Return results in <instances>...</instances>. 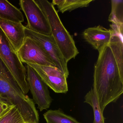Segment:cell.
<instances>
[{
  "label": "cell",
  "mask_w": 123,
  "mask_h": 123,
  "mask_svg": "<svg viewBox=\"0 0 123 123\" xmlns=\"http://www.w3.org/2000/svg\"><path fill=\"white\" fill-rule=\"evenodd\" d=\"M94 66L93 88L95 91L101 111L115 103L123 93V77L109 46L98 51Z\"/></svg>",
  "instance_id": "1"
},
{
  "label": "cell",
  "mask_w": 123,
  "mask_h": 123,
  "mask_svg": "<svg viewBox=\"0 0 123 123\" xmlns=\"http://www.w3.org/2000/svg\"><path fill=\"white\" fill-rule=\"evenodd\" d=\"M0 96L18 108L26 123H39V115L33 100L23 92L0 58Z\"/></svg>",
  "instance_id": "2"
},
{
  "label": "cell",
  "mask_w": 123,
  "mask_h": 123,
  "mask_svg": "<svg viewBox=\"0 0 123 123\" xmlns=\"http://www.w3.org/2000/svg\"><path fill=\"white\" fill-rule=\"evenodd\" d=\"M35 1L46 16L51 36L67 62L74 59L79 51L73 38L62 23L54 6L47 0Z\"/></svg>",
  "instance_id": "3"
},
{
  "label": "cell",
  "mask_w": 123,
  "mask_h": 123,
  "mask_svg": "<svg viewBox=\"0 0 123 123\" xmlns=\"http://www.w3.org/2000/svg\"><path fill=\"white\" fill-rule=\"evenodd\" d=\"M0 58L8 68L23 92L26 95L29 89L26 80L25 68L19 59L12 45L0 28Z\"/></svg>",
  "instance_id": "4"
},
{
  "label": "cell",
  "mask_w": 123,
  "mask_h": 123,
  "mask_svg": "<svg viewBox=\"0 0 123 123\" xmlns=\"http://www.w3.org/2000/svg\"><path fill=\"white\" fill-rule=\"evenodd\" d=\"M19 4L27 18L26 29L40 34L51 35L47 19L34 0H20Z\"/></svg>",
  "instance_id": "5"
},
{
  "label": "cell",
  "mask_w": 123,
  "mask_h": 123,
  "mask_svg": "<svg viewBox=\"0 0 123 123\" xmlns=\"http://www.w3.org/2000/svg\"><path fill=\"white\" fill-rule=\"evenodd\" d=\"M25 37L30 38L38 45L50 57L56 68L67 77L69 75L67 63L51 35L46 36L35 33L25 26Z\"/></svg>",
  "instance_id": "6"
},
{
  "label": "cell",
  "mask_w": 123,
  "mask_h": 123,
  "mask_svg": "<svg viewBox=\"0 0 123 123\" xmlns=\"http://www.w3.org/2000/svg\"><path fill=\"white\" fill-rule=\"evenodd\" d=\"M26 80L33 96L34 103L37 104L40 111L49 108L53 99L50 95L48 87L36 71L26 64Z\"/></svg>",
  "instance_id": "7"
},
{
  "label": "cell",
  "mask_w": 123,
  "mask_h": 123,
  "mask_svg": "<svg viewBox=\"0 0 123 123\" xmlns=\"http://www.w3.org/2000/svg\"><path fill=\"white\" fill-rule=\"evenodd\" d=\"M33 68L46 85L56 93H66L68 91V78L56 67L27 64Z\"/></svg>",
  "instance_id": "8"
},
{
  "label": "cell",
  "mask_w": 123,
  "mask_h": 123,
  "mask_svg": "<svg viewBox=\"0 0 123 123\" xmlns=\"http://www.w3.org/2000/svg\"><path fill=\"white\" fill-rule=\"evenodd\" d=\"M17 54L22 63L56 67L47 54L30 38L25 37Z\"/></svg>",
  "instance_id": "9"
},
{
  "label": "cell",
  "mask_w": 123,
  "mask_h": 123,
  "mask_svg": "<svg viewBox=\"0 0 123 123\" xmlns=\"http://www.w3.org/2000/svg\"><path fill=\"white\" fill-rule=\"evenodd\" d=\"M113 33L111 29H107L98 25L85 29L82 35L85 40L98 51L104 47L108 46Z\"/></svg>",
  "instance_id": "10"
},
{
  "label": "cell",
  "mask_w": 123,
  "mask_h": 123,
  "mask_svg": "<svg viewBox=\"0 0 123 123\" xmlns=\"http://www.w3.org/2000/svg\"><path fill=\"white\" fill-rule=\"evenodd\" d=\"M0 28L5 33L16 53L24 43L25 26L22 23L0 18Z\"/></svg>",
  "instance_id": "11"
},
{
  "label": "cell",
  "mask_w": 123,
  "mask_h": 123,
  "mask_svg": "<svg viewBox=\"0 0 123 123\" xmlns=\"http://www.w3.org/2000/svg\"><path fill=\"white\" fill-rule=\"evenodd\" d=\"M110 27L113 33L109 46L114 56L119 72L123 77V29L111 24Z\"/></svg>",
  "instance_id": "12"
},
{
  "label": "cell",
  "mask_w": 123,
  "mask_h": 123,
  "mask_svg": "<svg viewBox=\"0 0 123 123\" xmlns=\"http://www.w3.org/2000/svg\"><path fill=\"white\" fill-rule=\"evenodd\" d=\"M0 18L18 23L24 21L20 10L7 0H0Z\"/></svg>",
  "instance_id": "13"
},
{
  "label": "cell",
  "mask_w": 123,
  "mask_h": 123,
  "mask_svg": "<svg viewBox=\"0 0 123 123\" xmlns=\"http://www.w3.org/2000/svg\"><path fill=\"white\" fill-rule=\"evenodd\" d=\"M93 0H53L54 6H57L58 11L62 13L89 6Z\"/></svg>",
  "instance_id": "14"
},
{
  "label": "cell",
  "mask_w": 123,
  "mask_h": 123,
  "mask_svg": "<svg viewBox=\"0 0 123 123\" xmlns=\"http://www.w3.org/2000/svg\"><path fill=\"white\" fill-rule=\"evenodd\" d=\"M84 102L89 104L92 108L94 115L93 123H105L103 112L101 111L97 95L92 88L85 96Z\"/></svg>",
  "instance_id": "15"
},
{
  "label": "cell",
  "mask_w": 123,
  "mask_h": 123,
  "mask_svg": "<svg viewBox=\"0 0 123 123\" xmlns=\"http://www.w3.org/2000/svg\"><path fill=\"white\" fill-rule=\"evenodd\" d=\"M43 117L47 123H82L65 113L60 109L49 110L44 113Z\"/></svg>",
  "instance_id": "16"
},
{
  "label": "cell",
  "mask_w": 123,
  "mask_h": 123,
  "mask_svg": "<svg viewBox=\"0 0 123 123\" xmlns=\"http://www.w3.org/2000/svg\"><path fill=\"white\" fill-rule=\"evenodd\" d=\"M108 21L118 28L123 29V0H111V11Z\"/></svg>",
  "instance_id": "17"
},
{
  "label": "cell",
  "mask_w": 123,
  "mask_h": 123,
  "mask_svg": "<svg viewBox=\"0 0 123 123\" xmlns=\"http://www.w3.org/2000/svg\"><path fill=\"white\" fill-rule=\"evenodd\" d=\"M0 123H26L18 108L15 106L9 113L0 119Z\"/></svg>",
  "instance_id": "18"
},
{
  "label": "cell",
  "mask_w": 123,
  "mask_h": 123,
  "mask_svg": "<svg viewBox=\"0 0 123 123\" xmlns=\"http://www.w3.org/2000/svg\"><path fill=\"white\" fill-rule=\"evenodd\" d=\"M15 106L7 98L0 96V119L9 113Z\"/></svg>",
  "instance_id": "19"
},
{
  "label": "cell",
  "mask_w": 123,
  "mask_h": 123,
  "mask_svg": "<svg viewBox=\"0 0 123 123\" xmlns=\"http://www.w3.org/2000/svg\"></svg>",
  "instance_id": "20"
}]
</instances>
